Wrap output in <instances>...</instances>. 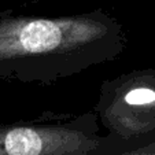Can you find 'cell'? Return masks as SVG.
I'll list each match as a JSON object with an SVG mask.
<instances>
[{
	"mask_svg": "<svg viewBox=\"0 0 155 155\" xmlns=\"http://www.w3.org/2000/svg\"><path fill=\"white\" fill-rule=\"evenodd\" d=\"M125 28L102 8L62 17H0V81L50 85L115 61Z\"/></svg>",
	"mask_w": 155,
	"mask_h": 155,
	"instance_id": "6da1fadb",
	"label": "cell"
},
{
	"mask_svg": "<svg viewBox=\"0 0 155 155\" xmlns=\"http://www.w3.org/2000/svg\"><path fill=\"white\" fill-rule=\"evenodd\" d=\"M103 140L94 110L0 125V155H87Z\"/></svg>",
	"mask_w": 155,
	"mask_h": 155,
	"instance_id": "7a4b0ae2",
	"label": "cell"
},
{
	"mask_svg": "<svg viewBox=\"0 0 155 155\" xmlns=\"http://www.w3.org/2000/svg\"><path fill=\"white\" fill-rule=\"evenodd\" d=\"M92 110L115 137L155 133V70L137 69L104 80Z\"/></svg>",
	"mask_w": 155,
	"mask_h": 155,
	"instance_id": "3957f363",
	"label": "cell"
},
{
	"mask_svg": "<svg viewBox=\"0 0 155 155\" xmlns=\"http://www.w3.org/2000/svg\"><path fill=\"white\" fill-rule=\"evenodd\" d=\"M87 155H155V133L133 139L104 135V140Z\"/></svg>",
	"mask_w": 155,
	"mask_h": 155,
	"instance_id": "277c9868",
	"label": "cell"
}]
</instances>
